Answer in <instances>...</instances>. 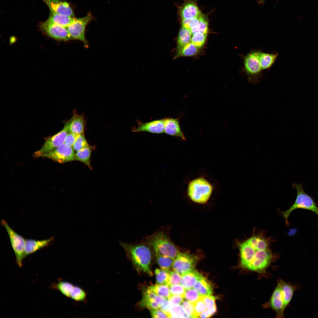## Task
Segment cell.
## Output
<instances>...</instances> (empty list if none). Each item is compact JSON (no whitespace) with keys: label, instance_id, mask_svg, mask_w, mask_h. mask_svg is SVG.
<instances>
[{"label":"cell","instance_id":"obj_1","mask_svg":"<svg viewBox=\"0 0 318 318\" xmlns=\"http://www.w3.org/2000/svg\"><path fill=\"white\" fill-rule=\"evenodd\" d=\"M119 243L138 271L150 276L153 275L150 267L152 249L148 244L145 242L132 244L121 241Z\"/></svg>","mask_w":318,"mask_h":318},{"label":"cell","instance_id":"obj_2","mask_svg":"<svg viewBox=\"0 0 318 318\" xmlns=\"http://www.w3.org/2000/svg\"><path fill=\"white\" fill-rule=\"evenodd\" d=\"M145 239V242L149 245L153 251L173 260L179 253L167 233L164 231H157L147 237Z\"/></svg>","mask_w":318,"mask_h":318},{"label":"cell","instance_id":"obj_3","mask_svg":"<svg viewBox=\"0 0 318 318\" xmlns=\"http://www.w3.org/2000/svg\"><path fill=\"white\" fill-rule=\"evenodd\" d=\"M213 185L207 179L199 177L192 180L187 188V194L189 198L196 203H206L213 190Z\"/></svg>","mask_w":318,"mask_h":318},{"label":"cell","instance_id":"obj_4","mask_svg":"<svg viewBox=\"0 0 318 318\" xmlns=\"http://www.w3.org/2000/svg\"><path fill=\"white\" fill-rule=\"evenodd\" d=\"M293 186L296 190L297 195L293 205L282 214L285 223L288 224V218L291 213L296 209L302 208L312 211L318 216V207L312 198L304 191L302 184L294 183Z\"/></svg>","mask_w":318,"mask_h":318},{"label":"cell","instance_id":"obj_5","mask_svg":"<svg viewBox=\"0 0 318 318\" xmlns=\"http://www.w3.org/2000/svg\"><path fill=\"white\" fill-rule=\"evenodd\" d=\"M1 224L5 228L9 236L15 255L16 263L19 267H21L22 266L23 261L25 258L24 254L26 239L16 232L5 220H1Z\"/></svg>","mask_w":318,"mask_h":318},{"label":"cell","instance_id":"obj_6","mask_svg":"<svg viewBox=\"0 0 318 318\" xmlns=\"http://www.w3.org/2000/svg\"><path fill=\"white\" fill-rule=\"evenodd\" d=\"M196 256L186 252H179L174 259L172 268L181 276L194 269L198 260Z\"/></svg>","mask_w":318,"mask_h":318},{"label":"cell","instance_id":"obj_7","mask_svg":"<svg viewBox=\"0 0 318 318\" xmlns=\"http://www.w3.org/2000/svg\"><path fill=\"white\" fill-rule=\"evenodd\" d=\"M41 156L49 158L60 163L75 160V154L72 147L64 143L53 150L42 154Z\"/></svg>","mask_w":318,"mask_h":318},{"label":"cell","instance_id":"obj_8","mask_svg":"<svg viewBox=\"0 0 318 318\" xmlns=\"http://www.w3.org/2000/svg\"><path fill=\"white\" fill-rule=\"evenodd\" d=\"M69 132L68 126L66 123L62 130L47 139L41 149L35 153V156L40 157L42 154L53 150L64 143Z\"/></svg>","mask_w":318,"mask_h":318},{"label":"cell","instance_id":"obj_9","mask_svg":"<svg viewBox=\"0 0 318 318\" xmlns=\"http://www.w3.org/2000/svg\"><path fill=\"white\" fill-rule=\"evenodd\" d=\"M91 19L90 14L80 18H75L73 22L67 27L72 39L80 40L85 46H87L88 43L85 35V29Z\"/></svg>","mask_w":318,"mask_h":318},{"label":"cell","instance_id":"obj_10","mask_svg":"<svg viewBox=\"0 0 318 318\" xmlns=\"http://www.w3.org/2000/svg\"><path fill=\"white\" fill-rule=\"evenodd\" d=\"M40 26L47 35L55 40L67 41L72 39L67 27L49 23L46 21L42 23Z\"/></svg>","mask_w":318,"mask_h":318},{"label":"cell","instance_id":"obj_11","mask_svg":"<svg viewBox=\"0 0 318 318\" xmlns=\"http://www.w3.org/2000/svg\"><path fill=\"white\" fill-rule=\"evenodd\" d=\"M270 306L276 311L278 317H283L286 307L284 293L279 284L273 292L269 302Z\"/></svg>","mask_w":318,"mask_h":318},{"label":"cell","instance_id":"obj_12","mask_svg":"<svg viewBox=\"0 0 318 318\" xmlns=\"http://www.w3.org/2000/svg\"><path fill=\"white\" fill-rule=\"evenodd\" d=\"M137 126L132 129L133 132H148L155 134L164 132V118L146 122L137 120Z\"/></svg>","mask_w":318,"mask_h":318},{"label":"cell","instance_id":"obj_13","mask_svg":"<svg viewBox=\"0 0 318 318\" xmlns=\"http://www.w3.org/2000/svg\"><path fill=\"white\" fill-rule=\"evenodd\" d=\"M260 52L254 51L250 52L244 59L245 69L248 74L254 76L259 74L261 70L259 57Z\"/></svg>","mask_w":318,"mask_h":318},{"label":"cell","instance_id":"obj_14","mask_svg":"<svg viewBox=\"0 0 318 318\" xmlns=\"http://www.w3.org/2000/svg\"><path fill=\"white\" fill-rule=\"evenodd\" d=\"M179 12L181 20L198 17L201 13L195 0H185Z\"/></svg>","mask_w":318,"mask_h":318},{"label":"cell","instance_id":"obj_15","mask_svg":"<svg viewBox=\"0 0 318 318\" xmlns=\"http://www.w3.org/2000/svg\"><path fill=\"white\" fill-rule=\"evenodd\" d=\"M164 132L167 134L186 141L185 136L180 126L179 118H164Z\"/></svg>","mask_w":318,"mask_h":318},{"label":"cell","instance_id":"obj_16","mask_svg":"<svg viewBox=\"0 0 318 318\" xmlns=\"http://www.w3.org/2000/svg\"><path fill=\"white\" fill-rule=\"evenodd\" d=\"M51 12L74 16L73 11L66 1L60 0H44Z\"/></svg>","mask_w":318,"mask_h":318},{"label":"cell","instance_id":"obj_17","mask_svg":"<svg viewBox=\"0 0 318 318\" xmlns=\"http://www.w3.org/2000/svg\"><path fill=\"white\" fill-rule=\"evenodd\" d=\"M54 240V238L53 237L42 240L32 239H26L24 254L25 258L38 250L51 245Z\"/></svg>","mask_w":318,"mask_h":318},{"label":"cell","instance_id":"obj_18","mask_svg":"<svg viewBox=\"0 0 318 318\" xmlns=\"http://www.w3.org/2000/svg\"><path fill=\"white\" fill-rule=\"evenodd\" d=\"M66 123L68 126L69 132L77 135L83 133L85 126V121L82 116L75 114Z\"/></svg>","mask_w":318,"mask_h":318},{"label":"cell","instance_id":"obj_19","mask_svg":"<svg viewBox=\"0 0 318 318\" xmlns=\"http://www.w3.org/2000/svg\"><path fill=\"white\" fill-rule=\"evenodd\" d=\"M202 276L193 269L182 276L180 284L185 289L193 288Z\"/></svg>","mask_w":318,"mask_h":318},{"label":"cell","instance_id":"obj_20","mask_svg":"<svg viewBox=\"0 0 318 318\" xmlns=\"http://www.w3.org/2000/svg\"><path fill=\"white\" fill-rule=\"evenodd\" d=\"M75 18L74 16L51 12L46 21L67 27L73 22Z\"/></svg>","mask_w":318,"mask_h":318},{"label":"cell","instance_id":"obj_21","mask_svg":"<svg viewBox=\"0 0 318 318\" xmlns=\"http://www.w3.org/2000/svg\"><path fill=\"white\" fill-rule=\"evenodd\" d=\"M246 241L254 249L260 250H266L269 249L268 240L261 236L254 235Z\"/></svg>","mask_w":318,"mask_h":318},{"label":"cell","instance_id":"obj_22","mask_svg":"<svg viewBox=\"0 0 318 318\" xmlns=\"http://www.w3.org/2000/svg\"><path fill=\"white\" fill-rule=\"evenodd\" d=\"M75 285L70 282L61 280L51 285L52 288L58 290L67 297L70 298Z\"/></svg>","mask_w":318,"mask_h":318},{"label":"cell","instance_id":"obj_23","mask_svg":"<svg viewBox=\"0 0 318 318\" xmlns=\"http://www.w3.org/2000/svg\"><path fill=\"white\" fill-rule=\"evenodd\" d=\"M193 288L202 295H211L213 292L212 285L207 279L202 275Z\"/></svg>","mask_w":318,"mask_h":318},{"label":"cell","instance_id":"obj_24","mask_svg":"<svg viewBox=\"0 0 318 318\" xmlns=\"http://www.w3.org/2000/svg\"><path fill=\"white\" fill-rule=\"evenodd\" d=\"M192 34L191 31L181 27L180 29L177 40L176 52L183 47L191 42Z\"/></svg>","mask_w":318,"mask_h":318},{"label":"cell","instance_id":"obj_25","mask_svg":"<svg viewBox=\"0 0 318 318\" xmlns=\"http://www.w3.org/2000/svg\"><path fill=\"white\" fill-rule=\"evenodd\" d=\"M198 48L192 42L183 47L180 50L176 52L174 59L182 57H190L197 54Z\"/></svg>","mask_w":318,"mask_h":318},{"label":"cell","instance_id":"obj_26","mask_svg":"<svg viewBox=\"0 0 318 318\" xmlns=\"http://www.w3.org/2000/svg\"><path fill=\"white\" fill-rule=\"evenodd\" d=\"M277 56V54H276L261 52L259 61L261 70L269 68L275 62Z\"/></svg>","mask_w":318,"mask_h":318},{"label":"cell","instance_id":"obj_27","mask_svg":"<svg viewBox=\"0 0 318 318\" xmlns=\"http://www.w3.org/2000/svg\"><path fill=\"white\" fill-rule=\"evenodd\" d=\"M208 21L205 14L201 13L196 25L191 30L192 35L197 33L201 32L207 34L208 31Z\"/></svg>","mask_w":318,"mask_h":318},{"label":"cell","instance_id":"obj_28","mask_svg":"<svg viewBox=\"0 0 318 318\" xmlns=\"http://www.w3.org/2000/svg\"><path fill=\"white\" fill-rule=\"evenodd\" d=\"M92 147L88 146L77 151L75 154V160L82 162L90 168V159Z\"/></svg>","mask_w":318,"mask_h":318},{"label":"cell","instance_id":"obj_29","mask_svg":"<svg viewBox=\"0 0 318 318\" xmlns=\"http://www.w3.org/2000/svg\"><path fill=\"white\" fill-rule=\"evenodd\" d=\"M148 288L157 295L169 299L171 295L169 287L166 284H156Z\"/></svg>","mask_w":318,"mask_h":318},{"label":"cell","instance_id":"obj_30","mask_svg":"<svg viewBox=\"0 0 318 318\" xmlns=\"http://www.w3.org/2000/svg\"><path fill=\"white\" fill-rule=\"evenodd\" d=\"M156 261L161 268L170 270L172 267L174 260L153 251Z\"/></svg>","mask_w":318,"mask_h":318},{"label":"cell","instance_id":"obj_31","mask_svg":"<svg viewBox=\"0 0 318 318\" xmlns=\"http://www.w3.org/2000/svg\"><path fill=\"white\" fill-rule=\"evenodd\" d=\"M170 270L162 268L156 269L155 270L157 284L167 285L170 278Z\"/></svg>","mask_w":318,"mask_h":318},{"label":"cell","instance_id":"obj_32","mask_svg":"<svg viewBox=\"0 0 318 318\" xmlns=\"http://www.w3.org/2000/svg\"><path fill=\"white\" fill-rule=\"evenodd\" d=\"M87 293L82 288L75 285L70 299L77 302H87Z\"/></svg>","mask_w":318,"mask_h":318},{"label":"cell","instance_id":"obj_33","mask_svg":"<svg viewBox=\"0 0 318 318\" xmlns=\"http://www.w3.org/2000/svg\"><path fill=\"white\" fill-rule=\"evenodd\" d=\"M201 298L211 315L214 314L216 312L215 297L211 295H202Z\"/></svg>","mask_w":318,"mask_h":318},{"label":"cell","instance_id":"obj_34","mask_svg":"<svg viewBox=\"0 0 318 318\" xmlns=\"http://www.w3.org/2000/svg\"><path fill=\"white\" fill-rule=\"evenodd\" d=\"M202 296L194 288H192L185 289L184 297L188 301L193 304L199 299Z\"/></svg>","mask_w":318,"mask_h":318},{"label":"cell","instance_id":"obj_35","mask_svg":"<svg viewBox=\"0 0 318 318\" xmlns=\"http://www.w3.org/2000/svg\"><path fill=\"white\" fill-rule=\"evenodd\" d=\"M207 34L197 32L192 35L191 42L198 49L202 47L205 43Z\"/></svg>","mask_w":318,"mask_h":318},{"label":"cell","instance_id":"obj_36","mask_svg":"<svg viewBox=\"0 0 318 318\" xmlns=\"http://www.w3.org/2000/svg\"><path fill=\"white\" fill-rule=\"evenodd\" d=\"M170 314V318L190 317L186 313L182 306L180 304L172 306Z\"/></svg>","mask_w":318,"mask_h":318},{"label":"cell","instance_id":"obj_37","mask_svg":"<svg viewBox=\"0 0 318 318\" xmlns=\"http://www.w3.org/2000/svg\"><path fill=\"white\" fill-rule=\"evenodd\" d=\"M89 146L83 134L77 135L72 146L74 150L77 151Z\"/></svg>","mask_w":318,"mask_h":318},{"label":"cell","instance_id":"obj_38","mask_svg":"<svg viewBox=\"0 0 318 318\" xmlns=\"http://www.w3.org/2000/svg\"><path fill=\"white\" fill-rule=\"evenodd\" d=\"M193 304L196 318L199 317L200 315L207 309L206 305L201 298V297L199 299Z\"/></svg>","mask_w":318,"mask_h":318},{"label":"cell","instance_id":"obj_39","mask_svg":"<svg viewBox=\"0 0 318 318\" xmlns=\"http://www.w3.org/2000/svg\"><path fill=\"white\" fill-rule=\"evenodd\" d=\"M182 305L187 314L190 317L196 318L193 304L188 301H183Z\"/></svg>","mask_w":318,"mask_h":318},{"label":"cell","instance_id":"obj_40","mask_svg":"<svg viewBox=\"0 0 318 318\" xmlns=\"http://www.w3.org/2000/svg\"><path fill=\"white\" fill-rule=\"evenodd\" d=\"M181 276L174 271H170L169 282L167 285L169 287L181 283Z\"/></svg>","mask_w":318,"mask_h":318},{"label":"cell","instance_id":"obj_41","mask_svg":"<svg viewBox=\"0 0 318 318\" xmlns=\"http://www.w3.org/2000/svg\"><path fill=\"white\" fill-rule=\"evenodd\" d=\"M199 16L197 17L181 20L182 27L190 30L197 24L199 19Z\"/></svg>","mask_w":318,"mask_h":318},{"label":"cell","instance_id":"obj_42","mask_svg":"<svg viewBox=\"0 0 318 318\" xmlns=\"http://www.w3.org/2000/svg\"><path fill=\"white\" fill-rule=\"evenodd\" d=\"M170 293L172 295H178L184 298L185 289L182 285H175L169 287Z\"/></svg>","mask_w":318,"mask_h":318},{"label":"cell","instance_id":"obj_43","mask_svg":"<svg viewBox=\"0 0 318 318\" xmlns=\"http://www.w3.org/2000/svg\"><path fill=\"white\" fill-rule=\"evenodd\" d=\"M150 311L153 318H168V315L160 309H150Z\"/></svg>","mask_w":318,"mask_h":318},{"label":"cell","instance_id":"obj_44","mask_svg":"<svg viewBox=\"0 0 318 318\" xmlns=\"http://www.w3.org/2000/svg\"><path fill=\"white\" fill-rule=\"evenodd\" d=\"M184 298L178 295H172L168 299L172 306L179 305L184 301Z\"/></svg>","mask_w":318,"mask_h":318},{"label":"cell","instance_id":"obj_45","mask_svg":"<svg viewBox=\"0 0 318 318\" xmlns=\"http://www.w3.org/2000/svg\"><path fill=\"white\" fill-rule=\"evenodd\" d=\"M172 306L168 299H165L164 303L159 308L168 315V318H170V311Z\"/></svg>","mask_w":318,"mask_h":318},{"label":"cell","instance_id":"obj_46","mask_svg":"<svg viewBox=\"0 0 318 318\" xmlns=\"http://www.w3.org/2000/svg\"><path fill=\"white\" fill-rule=\"evenodd\" d=\"M77 135L69 132L67 135L64 143L72 147Z\"/></svg>","mask_w":318,"mask_h":318},{"label":"cell","instance_id":"obj_47","mask_svg":"<svg viewBox=\"0 0 318 318\" xmlns=\"http://www.w3.org/2000/svg\"><path fill=\"white\" fill-rule=\"evenodd\" d=\"M211 316L207 309L200 315L199 317L208 318L210 317Z\"/></svg>","mask_w":318,"mask_h":318},{"label":"cell","instance_id":"obj_48","mask_svg":"<svg viewBox=\"0 0 318 318\" xmlns=\"http://www.w3.org/2000/svg\"><path fill=\"white\" fill-rule=\"evenodd\" d=\"M265 0H260L259 2L262 3Z\"/></svg>","mask_w":318,"mask_h":318}]
</instances>
